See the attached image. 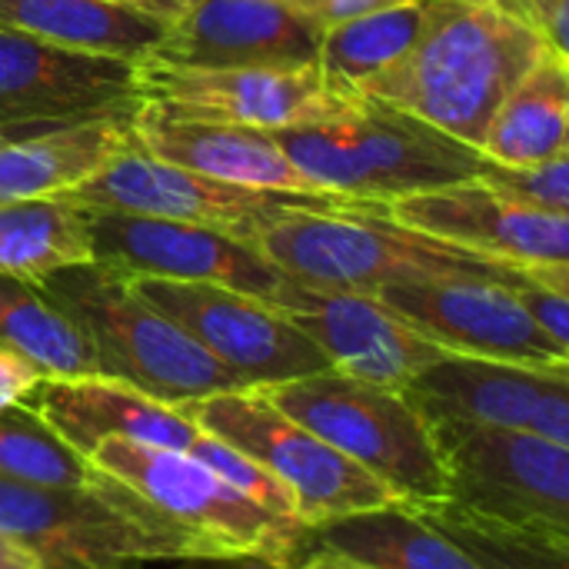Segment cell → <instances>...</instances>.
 Here are the masks:
<instances>
[{
	"mask_svg": "<svg viewBox=\"0 0 569 569\" xmlns=\"http://www.w3.org/2000/svg\"><path fill=\"white\" fill-rule=\"evenodd\" d=\"M260 393L290 420L363 467L400 503L447 500L440 443L403 390L327 370Z\"/></svg>",
	"mask_w": 569,
	"mask_h": 569,
	"instance_id": "cell-6",
	"label": "cell"
},
{
	"mask_svg": "<svg viewBox=\"0 0 569 569\" xmlns=\"http://www.w3.org/2000/svg\"><path fill=\"white\" fill-rule=\"evenodd\" d=\"M447 500L473 517L569 547V450L523 430L430 423Z\"/></svg>",
	"mask_w": 569,
	"mask_h": 569,
	"instance_id": "cell-9",
	"label": "cell"
},
{
	"mask_svg": "<svg viewBox=\"0 0 569 569\" xmlns=\"http://www.w3.org/2000/svg\"><path fill=\"white\" fill-rule=\"evenodd\" d=\"M270 307L317 343L330 370L377 387L403 390L417 373L447 357V350L410 330L373 293L310 287L287 277Z\"/></svg>",
	"mask_w": 569,
	"mask_h": 569,
	"instance_id": "cell-19",
	"label": "cell"
},
{
	"mask_svg": "<svg viewBox=\"0 0 569 569\" xmlns=\"http://www.w3.org/2000/svg\"><path fill=\"white\" fill-rule=\"evenodd\" d=\"M127 3H130V0H127Z\"/></svg>",
	"mask_w": 569,
	"mask_h": 569,
	"instance_id": "cell-39",
	"label": "cell"
},
{
	"mask_svg": "<svg viewBox=\"0 0 569 569\" xmlns=\"http://www.w3.org/2000/svg\"><path fill=\"white\" fill-rule=\"evenodd\" d=\"M90 463L137 490L170 520L217 540L230 553H250L287 569L297 567L307 553L310 527L263 510L193 453L103 440L93 447Z\"/></svg>",
	"mask_w": 569,
	"mask_h": 569,
	"instance_id": "cell-10",
	"label": "cell"
},
{
	"mask_svg": "<svg viewBox=\"0 0 569 569\" xmlns=\"http://www.w3.org/2000/svg\"><path fill=\"white\" fill-rule=\"evenodd\" d=\"M180 569H287L250 553H237V557H210V560H183Z\"/></svg>",
	"mask_w": 569,
	"mask_h": 569,
	"instance_id": "cell-34",
	"label": "cell"
},
{
	"mask_svg": "<svg viewBox=\"0 0 569 569\" xmlns=\"http://www.w3.org/2000/svg\"><path fill=\"white\" fill-rule=\"evenodd\" d=\"M233 237L300 283L353 293H377L387 283L420 277H487L517 283L530 273L440 243L380 213H317L307 207H287L250 220Z\"/></svg>",
	"mask_w": 569,
	"mask_h": 569,
	"instance_id": "cell-3",
	"label": "cell"
},
{
	"mask_svg": "<svg viewBox=\"0 0 569 569\" xmlns=\"http://www.w3.org/2000/svg\"><path fill=\"white\" fill-rule=\"evenodd\" d=\"M133 113L0 140V203L60 197L93 177L133 140Z\"/></svg>",
	"mask_w": 569,
	"mask_h": 569,
	"instance_id": "cell-23",
	"label": "cell"
},
{
	"mask_svg": "<svg viewBox=\"0 0 569 569\" xmlns=\"http://www.w3.org/2000/svg\"><path fill=\"white\" fill-rule=\"evenodd\" d=\"M87 213L63 197L0 203V273L40 283L50 273L90 263Z\"/></svg>",
	"mask_w": 569,
	"mask_h": 569,
	"instance_id": "cell-26",
	"label": "cell"
},
{
	"mask_svg": "<svg viewBox=\"0 0 569 569\" xmlns=\"http://www.w3.org/2000/svg\"><path fill=\"white\" fill-rule=\"evenodd\" d=\"M307 550L363 569H569V547L473 517L450 500L397 503L310 527Z\"/></svg>",
	"mask_w": 569,
	"mask_h": 569,
	"instance_id": "cell-7",
	"label": "cell"
},
{
	"mask_svg": "<svg viewBox=\"0 0 569 569\" xmlns=\"http://www.w3.org/2000/svg\"><path fill=\"white\" fill-rule=\"evenodd\" d=\"M550 43L497 0H427L413 47L357 87L360 100L413 113L480 150L517 80Z\"/></svg>",
	"mask_w": 569,
	"mask_h": 569,
	"instance_id": "cell-1",
	"label": "cell"
},
{
	"mask_svg": "<svg viewBox=\"0 0 569 569\" xmlns=\"http://www.w3.org/2000/svg\"><path fill=\"white\" fill-rule=\"evenodd\" d=\"M343 563H347V560H343ZM347 567H350V569H363V567H353V563H347Z\"/></svg>",
	"mask_w": 569,
	"mask_h": 569,
	"instance_id": "cell-38",
	"label": "cell"
},
{
	"mask_svg": "<svg viewBox=\"0 0 569 569\" xmlns=\"http://www.w3.org/2000/svg\"><path fill=\"white\" fill-rule=\"evenodd\" d=\"M290 163L327 193L373 203L473 180L480 150L387 103L353 100L343 110L270 130Z\"/></svg>",
	"mask_w": 569,
	"mask_h": 569,
	"instance_id": "cell-4",
	"label": "cell"
},
{
	"mask_svg": "<svg viewBox=\"0 0 569 569\" xmlns=\"http://www.w3.org/2000/svg\"><path fill=\"white\" fill-rule=\"evenodd\" d=\"M283 7H290L293 13H300L303 20H310L320 30H330L337 23H347L353 17L383 10L390 3H403V0H280Z\"/></svg>",
	"mask_w": 569,
	"mask_h": 569,
	"instance_id": "cell-32",
	"label": "cell"
},
{
	"mask_svg": "<svg viewBox=\"0 0 569 569\" xmlns=\"http://www.w3.org/2000/svg\"><path fill=\"white\" fill-rule=\"evenodd\" d=\"M0 569H37V567H33V560H30L20 547H13L7 537H0Z\"/></svg>",
	"mask_w": 569,
	"mask_h": 569,
	"instance_id": "cell-36",
	"label": "cell"
},
{
	"mask_svg": "<svg viewBox=\"0 0 569 569\" xmlns=\"http://www.w3.org/2000/svg\"><path fill=\"white\" fill-rule=\"evenodd\" d=\"M480 153L503 167H533L569 153V57L543 50L493 113Z\"/></svg>",
	"mask_w": 569,
	"mask_h": 569,
	"instance_id": "cell-24",
	"label": "cell"
},
{
	"mask_svg": "<svg viewBox=\"0 0 569 569\" xmlns=\"http://www.w3.org/2000/svg\"><path fill=\"white\" fill-rule=\"evenodd\" d=\"M37 287L83 333L100 377L137 387L170 407L247 390L183 327L160 313L130 277L110 267L93 260L63 267Z\"/></svg>",
	"mask_w": 569,
	"mask_h": 569,
	"instance_id": "cell-5",
	"label": "cell"
},
{
	"mask_svg": "<svg viewBox=\"0 0 569 569\" xmlns=\"http://www.w3.org/2000/svg\"><path fill=\"white\" fill-rule=\"evenodd\" d=\"M483 157V153H480ZM487 187L500 190L503 197H513L527 207L550 210V213H569V153H560L547 163L533 167H503L493 160H480V173Z\"/></svg>",
	"mask_w": 569,
	"mask_h": 569,
	"instance_id": "cell-31",
	"label": "cell"
},
{
	"mask_svg": "<svg viewBox=\"0 0 569 569\" xmlns=\"http://www.w3.org/2000/svg\"><path fill=\"white\" fill-rule=\"evenodd\" d=\"M0 537L20 547L37 569H140L153 560L237 557L170 520L103 470L87 490H50L0 477Z\"/></svg>",
	"mask_w": 569,
	"mask_h": 569,
	"instance_id": "cell-2",
	"label": "cell"
},
{
	"mask_svg": "<svg viewBox=\"0 0 569 569\" xmlns=\"http://www.w3.org/2000/svg\"><path fill=\"white\" fill-rule=\"evenodd\" d=\"M83 213L93 263L110 267L123 277L217 283L263 303H273L280 287L287 283L283 270H277L267 257H260L250 243H243L233 233L110 210Z\"/></svg>",
	"mask_w": 569,
	"mask_h": 569,
	"instance_id": "cell-16",
	"label": "cell"
},
{
	"mask_svg": "<svg viewBox=\"0 0 569 569\" xmlns=\"http://www.w3.org/2000/svg\"><path fill=\"white\" fill-rule=\"evenodd\" d=\"M0 477L50 490H87L97 467L63 443L23 400L0 413Z\"/></svg>",
	"mask_w": 569,
	"mask_h": 569,
	"instance_id": "cell-29",
	"label": "cell"
},
{
	"mask_svg": "<svg viewBox=\"0 0 569 569\" xmlns=\"http://www.w3.org/2000/svg\"><path fill=\"white\" fill-rule=\"evenodd\" d=\"M130 280L160 313L183 327L247 390H267L330 370L317 343L263 300L217 283L153 277Z\"/></svg>",
	"mask_w": 569,
	"mask_h": 569,
	"instance_id": "cell-13",
	"label": "cell"
},
{
	"mask_svg": "<svg viewBox=\"0 0 569 569\" xmlns=\"http://www.w3.org/2000/svg\"><path fill=\"white\" fill-rule=\"evenodd\" d=\"M0 23L123 60H143L167 30V20L127 0H0Z\"/></svg>",
	"mask_w": 569,
	"mask_h": 569,
	"instance_id": "cell-25",
	"label": "cell"
},
{
	"mask_svg": "<svg viewBox=\"0 0 569 569\" xmlns=\"http://www.w3.org/2000/svg\"><path fill=\"white\" fill-rule=\"evenodd\" d=\"M403 393L427 423L523 430L569 443V370L447 353L417 373Z\"/></svg>",
	"mask_w": 569,
	"mask_h": 569,
	"instance_id": "cell-17",
	"label": "cell"
},
{
	"mask_svg": "<svg viewBox=\"0 0 569 569\" xmlns=\"http://www.w3.org/2000/svg\"><path fill=\"white\" fill-rule=\"evenodd\" d=\"M137 97L163 117L213 120L253 130H280L323 120L343 110L347 97L333 93L313 63L290 67H167L137 60Z\"/></svg>",
	"mask_w": 569,
	"mask_h": 569,
	"instance_id": "cell-14",
	"label": "cell"
},
{
	"mask_svg": "<svg viewBox=\"0 0 569 569\" xmlns=\"http://www.w3.org/2000/svg\"><path fill=\"white\" fill-rule=\"evenodd\" d=\"M0 347L27 357L47 380L100 377L97 357L70 317L37 283L0 273Z\"/></svg>",
	"mask_w": 569,
	"mask_h": 569,
	"instance_id": "cell-28",
	"label": "cell"
},
{
	"mask_svg": "<svg viewBox=\"0 0 569 569\" xmlns=\"http://www.w3.org/2000/svg\"><path fill=\"white\" fill-rule=\"evenodd\" d=\"M207 437L250 457L297 500L303 527L397 507L400 500L350 457L277 410L260 390H230L177 407Z\"/></svg>",
	"mask_w": 569,
	"mask_h": 569,
	"instance_id": "cell-8",
	"label": "cell"
},
{
	"mask_svg": "<svg viewBox=\"0 0 569 569\" xmlns=\"http://www.w3.org/2000/svg\"><path fill=\"white\" fill-rule=\"evenodd\" d=\"M373 297L447 353L569 370V350H560L530 320L510 283L487 277H420L387 283Z\"/></svg>",
	"mask_w": 569,
	"mask_h": 569,
	"instance_id": "cell-15",
	"label": "cell"
},
{
	"mask_svg": "<svg viewBox=\"0 0 569 569\" xmlns=\"http://www.w3.org/2000/svg\"><path fill=\"white\" fill-rule=\"evenodd\" d=\"M190 453L200 463H207L213 473H220L233 490H240L243 497H250L253 503H260L263 510H270L277 517H287V520H300L293 493L273 473H267L263 467H257L250 457L237 453L233 447H227V443H220V440H213L207 433H200V440L190 447Z\"/></svg>",
	"mask_w": 569,
	"mask_h": 569,
	"instance_id": "cell-30",
	"label": "cell"
},
{
	"mask_svg": "<svg viewBox=\"0 0 569 569\" xmlns=\"http://www.w3.org/2000/svg\"><path fill=\"white\" fill-rule=\"evenodd\" d=\"M323 30L280 0H200L167 23L143 57L167 67H290L313 63Z\"/></svg>",
	"mask_w": 569,
	"mask_h": 569,
	"instance_id": "cell-20",
	"label": "cell"
},
{
	"mask_svg": "<svg viewBox=\"0 0 569 569\" xmlns=\"http://www.w3.org/2000/svg\"><path fill=\"white\" fill-rule=\"evenodd\" d=\"M387 217L440 243L523 270L569 267V220L527 207L483 180H463L387 203Z\"/></svg>",
	"mask_w": 569,
	"mask_h": 569,
	"instance_id": "cell-18",
	"label": "cell"
},
{
	"mask_svg": "<svg viewBox=\"0 0 569 569\" xmlns=\"http://www.w3.org/2000/svg\"><path fill=\"white\" fill-rule=\"evenodd\" d=\"M423 20L427 0H403L323 30L317 67L327 87L347 100H357L360 83L397 63L413 47L423 30Z\"/></svg>",
	"mask_w": 569,
	"mask_h": 569,
	"instance_id": "cell-27",
	"label": "cell"
},
{
	"mask_svg": "<svg viewBox=\"0 0 569 569\" xmlns=\"http://www.w3.org/2000/svg\"><path fill=\"white\" fill-rule=\"evenodd\" d=\"M40 380H47V377L27 357L0 347V413L23 403L40 387Z\"/></svg>",
	"mask_w": 569,
	"mask_h": 569,
	"instance_id": "cell-33",
	"label": "cell"
},
{
	"mask_svg": "<svg viewBox=\"0 0 569 569\" xmlns=\"http://www.w3.org/2000/svg\"><path fill=\"white\" fill-rule=\"evenodd\" d=\"M130 3L143 7L147 13H153V17L167 20V23H173L177 17H183V13H187L193 3H200V0H130Z\"/></svg>",
	"mask_w": 569,
	"mask_h": 569,
	"instance_id": "cell-35",
	"label": "cell"
},
{
	"mask_svg": "<svg viewBox=\"0 0 569 569\" xmlns=\"http://www.w3.org/2000/svg\"><path fill=\"white\" fill-rule=\"evenodd\" d=\"M67 203L80 210H110V213H133V217H157V220H180L197 227H213L223 233H237L250 220L287 210V207H307L317 213H380L387 210L350 200L340 193H273V190H250L233 187L203 173H193L187 167L167 163L153 153H147L137 137L107 160L93 177L77 183L73 190L60 193Z\"/></svg>",
	"mask_w": 569,
	"mask_h": 569,
	"instance_id": "cell-11",
	"label": "cell"
},
{
	"mask_svg": "<svg viewBox=\"0 0 569 569\" xmlns=\"http://www.w3.org/2000/svg\"><path fill=\"white\" fill-rule=\"evenodd\" d=\"M27 403L63 443H70L87 460L103 440H130L190 453L203 433L177 407L160 403L110 377L40 380Z\"/></svg>",
	"mask_w": 569,
	"mask_h": 569,
	"instance_id": "cell-21",
	"label": "cell"
},
{
	"mask_svg": "<svg viewBox=\"0 0 569 569\" xmlns=\"http://www.w3.org/2000/svg\"><path fill=\"white\" fill-rule=\"evenodd\" d=\"M497 3H503L507 10H513V13H517V0H497ZM517 17H520V13H517Z\"/></svg>",
	"mask_w": 569,
	"mask_h": 569,
	"instance_id": "cell-37",
	"label": "cell"
},
{
	"mask_svg": "<svg viewBox=\"0 0 569 569\" xmlns=\"http://www.w3.org/2000/svg\"><path fill=\"white\" fill-rule=\"evenodd\" d=\"M137 60L90 53L0 23V140L133 113Z\"/></svg>",
	"mask_w": 569,
	"mask_h": 569,
	"instance_id": "cell-12",
	"label": "cell"
},
{
	"mask_svg": "<svg viewBox=\"0 0 569 569\" xmlns=\"http://www.w3.org/2000/svg\"><path fill=\"white\" fill-rule=\"evenodd\" d=\"M133 137L147 153L233 187L310 197L327 193L290 163L283 147L270 137V130L213 120H180L163 117L150 107H137Z\"/></svg>",
	"mask_w": 569,
	"mask_h": 569,
	"instance_id": "cell-22",
	"label": "cell"
}]
</instances>
